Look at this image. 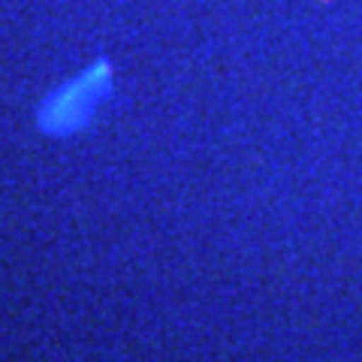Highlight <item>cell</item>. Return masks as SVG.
I'll list each match as a JSON object with an SVG mask.
<instances>
[{"instance_id":"6da1fadb","label":"cell","mask_w":362,"mask_h":362,"mask_svg":"<svg viewBox=\"0 0 362 362\" xmlns=\"http://www.w3.org/2000/svg\"><path fill=\"white\" fill-rule=\"evenodd\" d=\"M109 90V66L100 61L82 76L70 78L40 106V127L52 136H70L94 118L97 103Z\"/></svg>"}]
</instances>
